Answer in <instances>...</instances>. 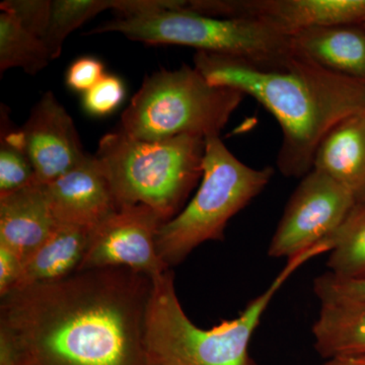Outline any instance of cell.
Returning a JSON list of instances; mask_svg holds the SVG:
<instances>
[{
	"label": "cell",
	"instance_id": "cell-1",
	"mask_svg": "<svg viewBox=\"0 0 365 365\" xmlns=\"http://www.w3.org/2000/svg\"><path fill=\"white\" fill-rule=\"evenodd\" d=\"M153 279L126 268L78 271L1 297L0 341L14 365H153Z\"/></svg>",
	"mask_w": 365,
	"mask_h": 365
},
{
	"label": "cell",
	"instance_id": "cell-2",
	"mask_svg": "<svg viewBox=\"0 0 365 365\" xmlns=\"http://www.w3.org/2000/svg\"><path fill=\"white\" fill-rule=\"evenodd\" d=\"M194 67L210 85L251 96L275 117L282 130L277 167L285 177L306 176L326 134L365 112V83L326 71L297 50L272 66L197 51Z\"/></svg>",
	"mask_w": 365,
	"mask_h": 365
},
{
	"label": "cell",
	"instance_id": "cell-3",
	"mask_svg": "<svg viewBox=\"0 0 365 365\" xmlns=\"http://www.w3.org/2000/svg\"><path fill=\"white\" fill-rule=\"evenodd\" d=\"M329 251L328 245L322 242L290 259L267 289L250 302L237 318L211 329L199 328L185 313L172 269L153 278L145 319V346L150 364L258 365L250 355V341L271 300L302 264Z\"/></svg>",
	"mask_w": 365,
	"mask_h": 365
},
{
	"label": "cell",
	"instance_id": "cell-4",
	"mask_svg": "<svg viewBox=\"0 0 365 365\" xmlns=\"http://www.w3.org/2000/svg\"><path fill=\"white\" fill-rule=\"evenodd\" d=\"M204 155L203 137L180 135L148 141L120 129L101 139L95 158L118 209L143 204L168 222L181 212L202 178Z\"/></svg>",
	"mask_w": 365,
	"mask_h": 365
},
{
	"label": "cell",
	"instance_id": "cell-5",
	"mask_svg": "<svg viewBox=\"0 0 365 365\" xmlns=\"http://www.w3.org/2000/svg\"><path fill=\"white\" fill-rule=\"evenodd\" d=\"M273 174L271 167L257 170L237 160L220 136L206 137L200 187L158 234V255L167 267L181 264L204 242L223 241L230 218L263 191Z\"/></svg>",
	"mask_w": 365,
	"mask_h": 365
},
{
	"label": "cell",
	"instance_id": "cell-6",
	"mask_svg": "<svg viewBox=\"0 0 365 365\" xmlns=\"http://www.w3.org/2000/svg\"><path fill=\"white\" fill-rule=\"evenodd\" d=\"M245 95L215 86L195 67L155 72L144 78L121 118V130L140 140L180 135L220 136Z\"/></svg>",
	"mask_w": 365,
	"mask_h": 365
},
{
	"label": "cell",
	"instance_id": "cell-7",
	"mask_svg": "<svg viewBox=\"0 0 365 365\" xmlns=\"http://www.w3.org/2000/svg\"><path fill=\"white\" fill-rule=\"evenodd\" d=\"M104 33H120L145 44L188 46L258 66H279L297 52L292 36L265 21L215 18L182 7L134 18L121 16L86 35Z\"/></svg>",
	"mask_w": 365,
	"mask_h": 365
},
{
	"label": "cell",
	"instance_id": "cell-8",
	"mask_svg": "<svg viewBox=\"0 0 365 365\" xmlns=\"http://www.w3.org/2000/svg\"><path fill=\"white\" fill-rule=\"evenodd\" d=\"M356 204L354 196L325 173L313 169L290 197L268 255L288 260L328 240Z\"/></svg>",
	"mask_w": 365,
	"mask_h": 365
},
{
	"label": "cell",
	"instance_id": "cell-9",
	"mask_svg": "<svg viewBox=\"0 0 365 365\" xmlns=\"http://www.w3.org/2000/svg\"><path fill=\"white\" fill-rule=\"evenodd\" d=\"M163 223L157 211L143 204L118 209L91 230L78 271L126 268L151 279L162 275L170 270L157 248Z\"/></svg>",
	"mask_w": 365,
	"mask_h": 365
},
{
	"label": "cell",
	"instance_id": "cell-10",
	"mask_svg": "<svg viewBox=\"0 0 365 365\" xmlns=\"http://www.w3.org/2000/svg\"><path fill=\"white\" fill-rule=\"evenodd\" d=\"M185 9L265 21L290 36L306 29L365 23V0H188Z\"/></svg>",
	"mask_w": 365,
	"mask_h": 365
},
{
	"label": "cell",
	"instance_id": "cell-11",
	"mask_svg": "<svg viewBox=\"0 0 365 365\" xmlns=\"http://www.w3.org/2000/svg\"><path fill=\"white\" fill-rule=\"evenodd\" d=\"M20 134L39 184L55 181L88 157L73 120L51 91L33 108Z\"/></svg>",
	"mask_w": 365,
	"mask_h": 365
},
{
	"label": "cell",
	"instance_id": "cell-12",
	"mask_svg": "<svg viewBox=\"0 0 365 365\" xmlns=\"http://www.w3.org/2000/svg\"><path fill=\"white\" fill-rule=\"evenodd\" d=\"M57 223L93 230L118 210L111 187L95 155L45 185Z\"/></svg>",
	"mask_w": 365,
	"mask_h": 365
},
{
	"label": "cell",
	"instance_id": "cell-13",
	"mask_svg": "<svg viewBox=\"0 0 365 365\" xmlns=\"http://www.w3.org/2000/svg\"><path fill=\"white\" fill-rule=\"evenodd\" d=\"M57 225L45 185L35 182L0 194V244L14 250L24 262L47 241Z\"/></svg>",
	"mask_w": 365,
	"mask_h": 365
},
{
	"label": "cell",
	"instance_id": "cell-14",
	"mask_svg": "<svg viewBox=\"0 0 365 365\" xmlns=\"http://www.w3.org/2000/svg\"><path fill=\"white\" fill-rule=\"evenodd\" d=\"M313 169L325 173L365 203V112L336 124L319 143Z\"/></svg>",
	"mask_w": 365,
	"mask_h": 365
},
{
	"label": "cell",
	"instance_id": "cell-15",
	"mask_svg": "<svg viewBox=\"0 0 365 365\" xmlns=\"http://www.w3.org/2000/svg\"><path fill=\"white\" fill-rule=\"evenodd\" d=\"M295 49L326 71L365 83L362 25L319 26L292 35Z\"/></svg>",
	"mask_w": 365,
	"mask_h": 365
},
{
	"label": "cell",
	"instance_id": "cell-16",
	"mask_svg": "<svg viewBox=\"0 0 365 365\" xmlns=\"http://www.w3.org/2000/svg\"><path fill=\"white\" fill-rule=\"evenodd\" d=\"M91 230L58 223L47 241L24 262L16 289L55 282L78 272L85 258Z\"/></svg>",
	"mask_w": 365,
	"mask_h": 365
},
{
	"label": "cell",
	"instance_id": "cell-17",
	"mask_svg": "<svg viewBox=\"0 0 365 365\" xmlns=\"http://www.w3.org/2000/svg\"><path fill=\"white\" fill-rule=\"evenodd\" d=\"M312 332L323 359L365 355V302L321 304Z\"/></svg>",
	"mask_w": 365,
	"mask_h": 365
},
{
	"label": "cell",
	"instance_id": "cell-18",
	"mask_svg": "<svg viewBox=\"0 0 365 365\" xmlns=\"http://www.w3.org/2000/svg\"><path fill=\"white\" fill-rule=\"evenodd\" d=\"M328 240L332 246L327 261L329 272L342 279H365V203L355 204Z\"/></svg>",
	"mask_w": 365,
	"mask_h": 365
},
{
	"label": "cell",
	"instance_id": "cell-19",
	"mask_svg": "<svg viewBox=\"0 0 365 365\" xmlns=\"http://www.w3.org/2000/svg\"><path fill=\"white\" fill-rule=\"evenodd\" d=\"M52 61L45 43L26 31L11 14H0V71L20 67L36 74Z\"/></svg>",
	"mask_w": 365,
	"mask_h": 365
},
{
	"label": "cell",
	"instance_id": "cell-20",
	"mask_svg": "<svg viewBox=\"0 0 365 365\" xmlns=\"http://www.w3.org/2000/svg\"><path fill=\"white\" fill-rule=\"evenodd\" d=\"M113 6L114 0H53L49 24L43 38L51 59L58 58L69 34Z\"/></svg>",
	"mask_w": 365,
	"mask_h": 365
},
{
	"label": "cell",
	"instance_id": "cell-21",
	"mask_svg": "<svg viewBox=\"0 0 365 365\" xmlns=\"http://www.w3.org/2000/svg\"><path fill=\"white\" fill-rule=\"evenodd\" d=\"M0 139V194L11 193L37 182L32 163L23 150L20 130L9 126L2 110Z\"/></svg>",
	"mask_w": 365,
	"mask_h": 365
},
{
	"label": "cell",
	"instance_id": "cell-22",
	"mask_svg": "<svg viewBox=\"0 0 365 365\" xmlns=\"http://www.w3.org/2000/svg\"><path fill=\"white\" fill-rule=\"evenodd\" d=\"M0 9L11 14L24 29L43 40L49 24L50 0H6Z\"/></svg>",
	"mask_w": 365,
	"mask_h": 365
},
{
	"label": "cell",
	"instance_id": "cell-23",
	"mask_svg": "<svg viewBox=\"0 0 365 365\" xmlns=\"http://www.w3.org/2000/svg\"><path fill=\"white\" fill-rule=\"evenodd\" d=\"M314 292L321 304L365 302V279H342L326 272L314 279Z\"/></svg>",
	"mask_w": 365,
	"mask_h": 365
},
{
	"label": "cell",
	"instance_id": "cell-24",
	"mask_svg": "<svg viewBox=\"0 0 365 365\" xmlns=\"http://www.w3.org/2000/svg\"><path fill=\"white\" fill-rule=\"evenodd\" d=\"M124 86L117 76L105 74L100 81L85 93L83 106L91 115L105 116L114 111L124 98Z\"/></svg>",
	"mask_w": 365,
	"mask_h": 365
},
{
	"label": "cell",
	"instance_id": "cell-25",
	"mask_svg": "<svg viewBox=\"0 0 365 365\" xmlns=\"http://www.w3.org/2000/svg\"><path fill=\"white\" fill-rule=\"evenodd\" d=\"M105 76L104 66L93 57H83L69 66L66 74L67 86L76 91H90Z\"/></svg>",
	"mask_w": 365,
	"mask_h": 365
},
{
	"label": "cell",
	"instance_id": "cell-26",
	"mask_svg": "<svg viewBox=\"0 0 365 365\" xmlns=\"http://www.w3.org/2000/svg\"><path fill=\"white\" fill-rule=\"evenodd\" d=\"M23 267L24 260L20 255L0 244V297L16 289Z\"/></svg>",
	"mask_w": 365,
	"mask_h": 365
},
{
	"label": "cell",
	"instance_id": "cell-27",
	"mask_svg": "<svg viewBox=\"0 0 365 365\" xmlns=\"http://www.w3.org/2000/svg\"><path fill=\"white\" fill-rule=\"evenodd\" d=\"M319 365H365V355L336 357V359H327L326 362Z\"/></svg>",
	"mask_w": 365,
	"mask_h": 365
},
{
	"label": "cell",
	"instance_id": "cell-28",
	"mask_svg": "<svg viewBox=\"0 0 365 365\" xmlns=\"http://www.w3.org/2000/svg\"><path fill=\"white\" fill-rule=\"evenodd\" d=\"M362 26H364V29H365V23H364V25H362Z\"/></svg>",
	"mask_w": 365,
	"mask_h": 365
}]
</instances>
